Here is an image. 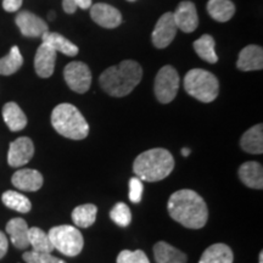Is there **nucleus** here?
<instances>
[{
	"instance_id": "393cba45",
	"label": "nucleus",
	"mask_w": 263,
	"mask_h": 263,
	"mask_svg": "<svg viewBox=\"0 0 263 263\" xmlns=\"http://www.w3.org/2000/svg\"><path fill=\"white\" fill-rule=\"evenodd\" d=\"M98 207L93 203H84L77 206L72 211V221L80 228H88L93 226L97 219Z\"/></svg>"
},
{
	"instance_id": "58836bf2",
	"label": "nucleus",
	"mask_w": 263,
	"mask_h": 263,
	"mask_svg": "<svg viewBox=\"0 0 263 263\" xmlns=\"http://www.w3.org/2000/svg\"><path fill=\"white\" fill-rule=\"evenodd\" d=\"M259 263H263V252H259Z\"/></svg>"
},
{
	"instance_id": "ea45409f",
	"label": "nucleus",
	"mask_w": 263,
	"mask_h": 263,
	"mask_svg": "<svg viewBox=\"0 0 263 263\" xmlns=\"http://www.w3.org/2000/svg\"><path fill=\"white\" fill-rule=\"evenodd\" d=\"M54 17H55V14H52V12H50V14H49V18L54 20Z\"/></svg>"
},
{
	"instance_id": "72a5a7b5",
	"label": "nucleus",
	"mask_w": 263,
	"mask_h": 263,
	"mask_svg": "<svg viewBox=\"0 0 263 263\" xmlns=\"http://www.w3.org/2000/svg\"><path fill=\"white\" fill-rule=\"evenodd\" d=\"M24 0H3V8L8 12H15L22 6Z\"/></svg>"
},
{
	"instance_id": "dca6fc26",
	"label": "nucleus",
	"mask_w": 263,
	"mask_h": 263,
	"mask_svg": "<svg viewBox=\"0 0 263 263\" xmlns=\"http://www.w3.org/2000/svg\"><path fill=\"white\" fill-rule=\"evenodd\" d=\"M236 66L240 71H259L263 68V50L258 45H248L240 51Z\"/></svg>"
},
{
	"instance_id": "f8f14e48",
	"label": "nucleus",
	"mask_w": 263,
	"mask_h": 263,
	"mask_svg": "<svg viewBox=\"0 0 263 263\" xmlns=\"http://www.w3.org/2000/svg\"><path fill=\"white\" fill-rule=\"evenodd\" d=\"M90 17L93 18L95 24L104 28L112 29L116 28L122 22V15L114 6L98 3L90 6Z\"/></svg>"
},
{
	"instance_id": "f03ea898",
	"label": "nucleus",
	"mask_w": 263,
	"mask_h": 263,
	"mask_svg": "<svg viewBox=\"0 0 263 263\" xmlns=\"http://www.w3.org/2000/svg\"><path fill=\"white\" fill-rule=\"evenodd\" d=\"M143 68L133 60H124L117 66H111L101 73L99 82L105 93L115 98L126 97L140 83Z\"/></svg>"
},
{
	"instance_id": "b1692460",
	"label": "nucleus",
	"mask_w": 263,
	"mask_h": 263,
	"mask_svg": "<svg viewBox=\"0 0 263 263\" xmlns=\"http://www.w3.org/2000/svg\"><path fill=\"white\" fill-rule=\"evenodd\" d=\"M207 12L218 22H227L235 14V5L230 0H210Z\"/></svg>"
},
{
	"instance_id": "7c9ffc66",
	"label": "nucleus",
	"mask_w": 263,
	"mask_h": 263,
	"mask_svg": "<svg viewBox=\"0 0 263 263\" xmlns=\"http://www.w3.org/2000/svg\"><path fill=\"white\" fill-rule=\"evenodd\" d=\"M26 263H66L64 259H60L52 256L49 252H37V251H26L22 256Z\"/></svg>"
},
{
	"instance_id": "6ab92c4d",
	"label": "nucleus",
	"mask_w": 263,
	"mask_h": 263,
	"mask_svg": "<svg viewBox=\"0 0 263 263\" xmlns=\"http://www.w3.org/2000/svg\"><path fill=\"white\" fill-rule=\"evenodd\" d=\"M156 263H188V257L177 248L166 241H159L154 246Z\"/></svg>"
},
{
	"instance_id": "412c9836",
	"label": "nucleus",
	"mask_w": 263,
	"mask_h": 263,
	"mask_svg": "<svg viewBox=\"0 0 263 263\" xmlns=\"http://www.w3.org/2000/svg\"><path fill=\"white\" fill-rule=\"evenodd\" d=\"M3 118L11 132H20L27 126V117L16 103H8L3 107Z\"/></svg>"
},
{
	"instance_id": "4468645a",
	"label": "nucleus",
	"mask_w": 263,
	"mask_h": 263,
	"mask_svg": "<svg viewBox=\"0 0 263 263\" xmlns=\"http://www.w3.org/2000/svg\"><path fill=\"white\" fill-rule=\"evenodd\" d=\"M57 51L45 43L39 45L34 57V70L41 78H49L54 73Z\"/></svg>"
},
{
	"instance_id": "ddd939ff",
	"label": "nucleus",
	"mask_w": 263,
	"mask_h": 263,
	"mask_svg": "<svg viewBox=\"0 0 263 263\" xmlns=\"http://www.w3.org/2000/svg\"><path fill=\"white\" fill-rule=\"evenodd\" d=\"M172 14L177 28L184 33H192L199 26V16L192 2H182Z\"/></svg>"
},
{
	"instance_id": "e433bc0d",
	"label": "nucleus",
	"mask_w": 263,
	"mask_h": 263,
	"mask_svg": "<svg viewBox=\"0 0 263 263\" xmlns=\"http://www.w3.org/2000/svg\"><path fill=\"white\" fill-rule=\"evenodd\" d=\"M74 3L76 5H77V8L83 9V10L90 9L91 6V0H74Z\"/></svg>"
},
{
	"instance_id": "a19ab883",
	"label": "nucleus",
	"mask_w": 263,
	"mask_h": 263,
	"mask_svg": "<svg viewBox=\"0 0 263 263\" xmlns=\"http://www.w3.org/2000/svg\"><path fill=\"white\" fill-rule=\"evenodd\" d=\"M128 2H136V0H128Z\"/></svg>"
},
{
	"instance_id": "1a4fd4ad",
	"label": "nucleus",
	"mask_w": 263,
	"mask_h": 263,
	"mask_svg": "<svg viewBox=\"0 0 263 263\" xmlns=\"http://www.w3.org/2000/svg\"><path fill=\"white\" fill-rule=\"evenodd\" d=\"M177 31H178V28H177L176 22H174L173 14L172 12H166L159 18L155 29L151 34L153 44L157 49L167 48L173 42Z\"/></svg>"
},
{
	"instance_id": "a211bd4d",
	"label": "nucleus",
	"mask_w": 263,
	"mask_h": 263,
	"mask_svg": "<svg viewBox=\"0 0 263 263\" xmlns=\"http://www.w3.org/2000/svg\"><path fill=\"white\" fill-rule=\"evenodd\" d=\"M28 230L29 227L24 218H12L6 224V233H8L12 245L16 249L26 250L29 246L28 242Z\"/></svg>"
},
{
	"instance_id": "4be33fe9",
	"label": "nucleus",
	"mask_w": 263,
	"mask_h": 263,
	"mask_svg": "<svg viewBox=\"0 0 263 263\" xmlns=\"http://www.w3.org/2000/svg\"><path fill=\"white\" fill-rule=\"evenodd\" d=\"M233 259L232 249L223 242H217L203 251L199 263H233Z\"/></svg>"
},
{
	"instance_id": "7ed1b4c3",
	"label": "nucleus",
	"mask_w": 263,
	"mask_h": 263,
	"mask_svg": "<svg viewBox=\"0 0 263 263\" xmlns=\"http://www.w3.org/2000/svg\"><path fill=\"white\" fill-rule=\"evenodd\" d=\"M174 168V159L162 147L144 151L134 160L133 171L140 180L159 182L170 176Z\"/></svg>"
},
{
	"instance_id": "cd10ccee",
	"label": "nucleus",
	"mask_w": 263,
	"mask_h": 263,
	"mask_svg": "<svg viewBox=\"0 0 263 263\" xmlns=\"http://www.w3.org/2000/svg\"><path fill=\"white\" fill-rule=\"evenodd\" d=\"M2 201L6 207L20 213H27L31 211L32 203L28 197L14 190H8L2 195Z\"/></svg>"
},
{
	"instance_id": "a878e982",
	"label": "nucleus",
	"mask_w": 263,
	"mask_h": 263,
	"mask_svg": "<svg viewBox=\"0 0 263 263\" xmlns=\"http://www.w3.org/2000/svg\"><path fill=\"white\" fill-rule=\"evenodd\" d=\"M216 43L212 35L203 34L201 38L194 42V49H195L196 54L202 59L203 61L209 62V64H216L218 61L216 50Z\"/></svg>"
},
{
	"instance_id": "4c0bfd02",
	"label": "nucleus",
	"mask_w": 263,
	"mask_h": 263,
	"mask_svg": "<svg viewBox=\"0 0 263 263\" xmlns=\"http://www.w3.org/2000/svg\"><path fill=\"white\" fill-rule=\"evenodd\" d=\"M182 154L183 156H189L190 155V149H188V147H184V149H182Z\"/></svg>"
},
{
	"instance_id": "c9c22d12",
	"label": "nucleus",
	"mask_w": 263,
	"mask_h": 263,
	"mask_svg": "<svg viewBox=\"0 0 263 263\" xmlns=\"http://www.w3.org/2000/svg\"><path fill=\"white\" fill-rule=\"evenodd\" d=\"M62 8H64L66 14H74L76 10L78 9L74 0H62Z\"/></svg>"
},
{
	"instance_id": "c85d7f7f",
	"label": "nucleus",
	"mask_w": 263,
	"mask_h": 263,
	"mask_svg": "<svg viewBox=\"0 0 263 263\" xmlns=\"http://www.w3.org/2000/svg\"><path fill=\"white\" fill-rule=\"evenodd\" d=\"M24 65V58L18 47H12L6 57L0 59V74L10 76L17 72Z\"/></svg>"
},
{
	"instance_id": "aec40b11",
	"label": "nucleus",
	"mask_w": 263,
	"mask_h": 263,
	"mask_svg": "<svg viewBox=\"0 0 263 263\" xmlns=\"http://www.w3.org/2000/svg\"><path fill=\"white\" fill-rule=\"evenodd\" d=\"M240 146L245 153L249 154L263 153V126L261 123L251 127L242 134L240 139Z\"/></svg>"
},
{
	"instance_id": "5701e85b",
	"label": "nucleus",
	"mask_w": 263,
	"mask_h": 263,
	"mask_svg": "<svg viewBox=\"0 0 263 263\" xmlns=\"http://www.w3.org/2000/svg\"><path fill=\"white\" fill-rule=\"evenodd\" d=\"M42 43H45L49 47L54 49L55 51L62 52V54L67 55V57H76L78 54V48L77 45H74L73 43L68 41L67 38H65L64 35L59 34L55 32H45L42 35Z\"/></svg>"
},
{
	"instance_id": "9d476101",
	"label": "nucleus",
	"mask_w": 263,
	"mask_h": 263,
	"mask_svg": "<svg viewBox=\"0 0 263 263\" xmlns=\"http://www.w3.org/2000/svg\"><path fill=\"white\" fill-rule=\"evenodd\" d=\"M34 155V145L28 137L17 138L10 144L8 153V163L11 167L25 166Z\"/></svg>"
},
{
	"instance_id": "2f4dec72",
	"label": "nucleus",
	"mask_w": 263,
	"mask_h": 263,
	"mask_svg": "<svg viewBox=\"0 0 263 263\" xmlns=\"http://www.w3.org/2000/svg\"><path fill=\"white\" fill-rule=\"evenodd\" d=\"M117 263H150L146 254L141 250H123L117 256Z\"/></svg>"
},
{
	"instance_id": "423d86ee",
	"label": "nucleus",
	"mask_w": 263,
	"mask_h": 263,
	"mask_svg": "<svg viewBox=\"0 0 263 263\" xmlns=\"http://www.w3.org/2000/svg\"><path fill=\"white\" fill-rule=\"evenodd\" d=\"M49 238L54 249L62 255L74 257L82 252L84 239L82 233L73 226H58L49 230Z\"/></svg>"
},
{
	"instance_id": "f704fd0d",
	"label": "nucleus",
	"mask_w": 263,
	"mask_h": 263,
	"mask_svg": "<svg viewBox=\"0 0 263 263\" xmlns=\"http://www.w3.org/2000/svg\"><path fill=\"white\" fill-rule=\"evenodd\" d=\"M9 249V241L6 235L3 232H0V259H2L6 255Z\"/></svg>"
},
{
	"instance_id": "0eeeda50",
	"label": "nucleus",
	"mask_w": 263,
	"mask_h": 263,
	"mask_svg": "<svg viewBox=\"0 0 263 263\" xmlns=\"http://www.w3.org/2000/svg\"><path fill=\"white\" fill-rule=\"evenodd\" d=\"M179 89V74L174 67L170 65L163 66L157 72L154 84V90L157 100L161 104H168L174 100Z\"/></svg>"
},
{
	"instance_id": "6e6552de",
	"label": "nucleus",
	"mask_w": 263,
	"mask_h": 263,
	"mask_svg": "<svg viewBox=\"0 0 263 263\" xmlns=\"http://www.w3.org/2000/svg\"><path fill=\"white\" fill-rule=\"evenodd\" d=\"M65 82L71 90L78 94L87 93L91 83V72L84 62H70L64 70Z\"/></svg>"
},
{
	"instance_id": "473e14b6",
	"label": "nucleus",
	"mask_w": 263,
	"mask_h": 263,
	"mask_svg": "<svg viewBox=\"0 0 263 263\" xmlns=\"http://www.w3.org/2000/svg\"><path fill=\"white\" fill-rule=\"evenodd\" d=\"M143 182L138 178V177H133L129 180V200L133 203H139L143 197Z\"/></svg>"
},
{
	"instance_id": "9b49d317",
	"label": "nucleus",
	"mask_w": 263,
	"mask_h": 263,
	"mask_svg": "<svg viewBox=\"0 0 263 263\" xmlns=\"http://www.w3.org/2000/svg\"><path fill=\"white\" fill-rule=\"evenodd\" d=\"M16 25L22 34L28 38H39L49 31L47 22L29 11H21L16 16Z\"/></svg>"
},
{
	"instance_id": "f257e3e1",
	"label": "nucleus",
	"mask_w": 263,
	"mask_h": 263,
	"mask_svg": "<svg viewBox=\"0 0 263 263\" xmlns=\"http://www.w3.org/2000/svg\"><path fill=\"white\" fill-rule=\"evenodd\" d=\"M167 209L174 221L189 229L203 228L209 219V209L205 200L190 189L173 193Z\"/></svg>"
},
{
	"instance_id": "20e7f679",
	"label": "nucleus",
	"mask_w": 263,
	"mask_h": 263,
	"mask_svg": "<svg viewBox=\"0 0 263 263\" xmlns=\"http://www.w3.org/2000/svg\"><path fill=\"white\" fill-rule=\"evenodd\" d=\"M51 124L60 136L72 140L85 139L89 134V124L71 104H60L52 110Z\"/></svg>"
},
{
	"instance_id": "39448f33",
	"label": "nucleus",
	"mask_w": 263,
	"mask_h": 263,
	"mask_svg": "<svg viewBox=\"0 0 263 263\" xmlns=\"http://www.w3.org/2000/svg\"><path fill=\"white\" fill-rule=\"evenodd\" d=\"M184 89L190 97L201 103H212L218 97L219 83L216 76L211 72L194 68L184 77Z\"/></svg>"
},
{
	"instance_id": "f3484780",
	"label": "nucleus",
	"mask_w": 263,
	"mask_h": 263,
	"mask_svg": "<svg viewBox=\"0 0 263 263\" xmlns=\"http://www.w3.org/2000/svg\"><path fill=\"white\" fill-rule=\"evenodd\" d=\"M239 178L248 188L263 189V168L262 164L256 161L242 163L239 168Z\"/></svg>"
},
{
	"instance_id": "2eb2a0df",
	"label": "nucleus",
	"mask_w": 263,
	"mask_h": 263,
	"mask_svg": "<svg viewBox=\"0 0 263 263\" xmlns=\"http://www.w3.org/2000/svg\"><path fill=\"white\" fill-rule=\"evenodd\" d=\"M11 183L22 192H37L43 185V176L37 170L22 168L12 174Z\"/></svg>"
},
{
	"instance_id": "c756f323",
	"label": "nucleus",
	"mask_w": 263,
	"mask_h": 263,
	"mask_svg": "<svg viewBox=\"0 0 263 263\" xmlns=\"http://www.w3.org/2000/svg\"><path fill=\"white\" fill-rule=\"evenodd\" d=\"M110 218L120 227H127L132 222V212L124 202H118L111 210Z\"/></svg>"
},
{
	"instance_id": "bb28decb",
	"label": "nucleus",
	"mask_w": 263,
	"mask_h": 263,
	"mask_svg": "<svg viewBox=\"0 0 263 263\" xmlns=\"http://www.w3.org/2000/svg\"><path fill=\"white\" fill-rule=\"evenodd\" d=\"M28 242L29 246H32L33 251L49 252V254H51V251L54 250V246L51 244L48 233H45L41 228H37V227L29 228Z\"/></svg>"
}]
</instances>
